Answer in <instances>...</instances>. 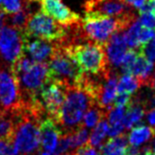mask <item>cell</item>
Returning <instances> with one entry per match:
<instances>
[{
    "label": "cell",
    "mask_w": 155,
    "mask_h": 155,
    "mask_svg": "<svg viewBox=\"0 0 155 155\" xmlns=\"http://www.w3.org/2000/svg\"><path fill=\"white\" fill-rule=\"evenodd\" d=\"M117 91H118L117 73L114 72L112 68H110V70L108 71L107 75L105 77L102 89H101L99 98L98 101H97V105L100 108L109 112L112 109V104L116 97Z\"/></svg>",
    "instance_id": "obj_15"
},
{
    "label": "cell",
    "mask_w": 155,
    "mask_h": 155,
    "mask_svg": "<svg viewBox=\"0 0 155 155\" xmlns=\"http://www.w3.org/2000/svg\"><path fill=\"white\" fill-rule=\"evenodd\" d=\"M31 10V8L28 7L27 4H25L19 12L12 14L8 18H6V24L15 28H18L20 31H24L28 19H30L31 15L32 14Z\"/></svg>",
    "instance_id": "obj_19"
},
{
    "label": "cell",
    "mask_w": 155,
    "mask_h": 155,
    "mask_svg": "<svg viewBox=\"0 0 155 155\" xmlns=\"http://www.w3.org/2000/svg\"><path fill=\"white\" fill-rule=\"evenodd\" d=\"M0 54L10 66L24 54L23 31L6 24L0 32Z\"/></svg>",
    "instance_id": "obj_10"
},
{
    "label": "cell",
    "mask_w": 155,
    "mask_h": 155,
    "mask_svg": "<svg viewBox=\"0 0 155 155\" xmlns=\"http://www.w3.org/2000/svg\"><path fill=\"white\" fill-rule=\"evenodd\" d=\"M26 4V0H1L0 10L5 15H12L19 12Z\"/></svg>",
    "instance_id": "obj_24"
},
{
    "label": "cell",
    "mask_w": 155,
    "mask_h": 155,
    "mask_svg": "<svg viewBox=\"0 0 155 155\" xmlns=\"http://www.w3.org/2000/svg\"><path fill=\"white\" fill-rule=\"evenodd\" d=\"M153 13H154V15H155V10H154V12H153Z\"/></svg>",
    "instance_id": "obj_39"
},
{
    "label": "cell",
    "mask_w": 155,
    "mask_h": 155,
    "mask_svg": "<svg viewBox=\"0 0 155 155\" xmlns=\"http://www.w3.org/2000/svg\"><path fill=\"white\" fill-rule=\"evenodd\" d=\"M107 116L108 112L106 110L100 108L98 105H93L91 108L87 110L85 115L84 116L83 125L87 128H93Z\"/></svg>",
    "instance_id": "obj_20"
},
{
    "label": "cell",
    "mask_w": 155,
    "mask_h": 155,
    "mask_svg": "<svg viewBox=\"0 0 155 155\" xmlns=\"http://www.w3.org/2000/svg\"><path fill=\"white\" fill-rule=\"evenodd\" d=\"M138 21L145 28L155 30V15L153 12H147V13H141Z\"/></svg>",
    "instance_id": "obj_27"
},
{
    "label": "cell",
    "mask_w": 155,
    "mask_h": 155,
    "mask_svg": "<svg viewBox=\"0 0 155 155\" xmlns=\"http://www.w3.org/2000/svg\"><path fill=\"white\" fill-rule=\"evenodd\" d=\"M38 4L41 12L66 28L76 25L81 20L79 15L64 5L63 0H38Z\"/></svg>",
    "instance_id": "obj_11"
},
{
    "label": "cell",
    "mask_w": 155,
    "mask_h": 155,
    "mask_svg": "<svg viewBox=\"0 0 155 155\" xmlns=\"http://www.w3.org/2000/svg\"><path fill=\"white\" fill-rule=\"evenodd\" d=\"M67 47L84 72L100 75L110 69L104 46L88 40Z\"/></svg>",
    "instance_id": "obj_5"
},
{
    "label": "cell",
    "mask_w": 155,
    "mask_h": 155,
    "mask_svg": "<svg viewBox=\"0 0 155 155\" xmlns=\"http://www.w3.org/2000/svg\"><path fill=\"white\" fill-rule=\"evenodd\" d=\"M132 100V96L128 93H119L113 101L114 107H128Z\"/></svg>",
    "instance_id": "obj_29"
},
{
    "label": "cell",
    "mask_w": 155,
    "mask_h": 155,
    "mask_svg": "<svg viewBox=\"0 0 155 155\" xmlns=\"http://www.w3.org/2000/svg\"><path fill=\"white\" fill-rule=\"evenodd\" d=\"M16 125H17L16 113L0 109V140L14 142Z\"/></svg>",
    "instance_id": "obj_16"
},
{
    "label": "cell",
    "mask_w": 155,
    "mask_h": 155,
    "mask_svg": "<svg viewBox=\"0 0 155 155\" xmlns=\"http://www.w3.org/2000/svg\"><path fill=\"white\" fill-rule=\"evenodd\" d=\"M129 142V137L121 134L115 137H111L100 147L101 155H125V150Z\"/></svg>",
    "instance_id": "obj_17"
},
{
    "label": "cell",
    "mask_w": 155,
    "mask_h": 155,
    "mask_svg": "<svg viewBox=\"0 0 155 155\" xmlns=\"http://www.w3.org/2000/svg\"><path fill=\"white\" fill-rule=\"evenodd\" d=\"M154 10H155V0H145L143 5L138 9V12H140V14H141V13H147V12H154Z\"/></svg>",
    "instance_id": "obj_31"
},
{
    "label": "cell",
    "mask_w": 155,
    "mask_h": 155,
    "mask_svg": "<svg viewBox=\"0 0 155 155\" xmlns=\"http://www.w3.org/2000/svg\"><path fill=\"white\" fill-rule=\"evenodd\" d=\"M25 104L18 81L11 71L0 69V109L16 112L21 110Z\"/></svg>",
    "instance_id": "obj_9"
},
{
    "label": "cell",
    "mask_w": 155,
    "mask_h": 155,
    "mask_svg": "<svg viewBox=\"0 0 155 155\" xmlns=\"http://www.w3.org/2000/svg\"><path fill=\"white\" fill-rule=\"evenodd\" d=\"M153 151L155 152V141H154V143H153Z\"/></svg>",
    "instance_id": "obj_36"
},
{
    "label": "cell",
    "mask_w": 155,
    "mask_h": 155,
    "mask_svg": "<svg viewBox=\"0 0 155 155\" xmlns=\"http://www.w3.org/2000/svg\"><path fill=\"white\" fill-rule=\"evenodd\" d=\"M12 75L17 80L25 101L36 95L48 81L47 62H36L23 54L10 66Z\"/></svg>",
    "instance_id": "obj_2"
},
{
    "label": "cell",
    "mask_w": 155,
    "mask_h": 155,
    "mask_svg": "<svg viewBox=\"0 0 155 155\" xmlns=\"http://www.w3.org/2000/svg\"><path fill=\"white\" fill-rule=\"evenodd\" d=\"M93 105H97L94 97L83 85L77 84L69 87L57 125L60 126L64 134L73 132L83 125L81 124V121L84 114Z\"/></svg>",
    "instance_id": "obj_1"
},
{
    "label": "cell",
    "mask_w": 155,
    "mask_h": 155,
    "mask_svg": "<svg viewBox=\"0 0 155 155\" xmlns=\"http://www.w3.org/2000/svg\"><path fill=\"white\" fill-rule=\"evenodd\" d=\"M69 137V143H70V149L74 150L80 146L87 143L88 140V130L85 129L84 125L80 126L75 130L71 133H67Z\"/></svg>",
    "instance_id": "obj_22"
},
{
    "label": "cell",
    "mask_w": 155,
    "mask_h": 155,
    "mask_svg": "<svg viewBox=\"0 0 155 155\" xmlns=\"http://www.w3.org/2000/svg\"><path fill=\"white\" fill-rule=\"evenodd\" d=\"M155 136V130L152 127H146V126H137L134 128L129 136V142L132 145L138 146Z\"/></svg>",
    "instance_id": "obj_18"
},
{
    "label": "cell",
    "mask_w": 155,
    "mask_h": 155,
    "mask_svg": "<svg viewBox=\"0 0 155 155\" xmlns=\"http://www.w3.org/2000/svg\"><path fill=\"white\" fill-rule=\"evenodd\" d=\"M18 155H24V154H21V153H20V154H18Z\"/></svg>",
    "instance_id": "obj_38"
},
{
    "label": "cell",
    "mask_w": 155,
    "mask_h": 155,
    "mask_svg": "<svg viewBox=\"0 0 155 155\" xmlns=\"http://www.w3.org/2000/svg\"><path fill=\"white\" fill-rule=\"evenodd\" d=\"M64 155H73V154H64Z\"/></svg>",
    "instance_id": "obj_37"
},
{
    "label": "cell",
    "mask_w": 155,
    "mask_h": 155,
    "mask_svg": "<svg viewBox=\"0 0 155 155\" xmlns=\"http://www.w3.org/2000/svg\"><path fill=\"white\" fill-rule=\"evenodd\" d=\"M145 155H155V152L154 151H152L151 149H149L147 152H146V154Z\"/></svg>",
    "instance_id": "obj_35"
},
{
    "label": "cell",
    "mask_w": 155,
    "mask_h": 155,
    "mask_svg": "<svg viewBox=\"0 0 155 155\" xmlns=\"http://www.w3.org/2000/svg\"><path fill=\"white\" fill-rule=\"evenodd\" d=\"M48 64V80L59 81L69 87L79 84L84 77V72L72 56L67 46L56 41Z\"/></svg>",
    "instance_id": "obj_3"
},
{
    "label": "cell",
    "mask_w": 155,
    "mask_h": 155,
    "mask_svg": "<svg viewBox=\"0 0 155 155\" xmlns=\"http://www.w3.org/2000/svg\"><path fill=\"white\" fill-rule=\"evenodd\" d=\"M134 22L105 16L85 15L81 20V30L87 38L104 46L110 38L117 31H125Z\"/></svg>",
    "instance_id": "obj_4"
},
{
    "label": "cell",
    "mask_w": 155,
    "mask_h": 155,
    "mask_svg": "<svg viewBox=\"0 0 155 155\" xmlns=\"http://www.w3.org/2000/svg\"><path fill=\"white\" fill-rule=\"evenodd\" d=\"M69 85L59 81L48 80L36 94L40 105L47 117H50L56 123L67 95Z\"/></svg>",
    "instance_id": "obj_7"
},
{
    "label": "cell",
    "mask_w": 155,
    "mask_h": 155,
    "mask_svg": "<svg viewBox=\"0 0 155 155\" xmlns=\"http://www.w3.org/2000/svg\"><path fill=\"white\" fill-rule=\"evenodd\" d=\"M128 44L126 41V34L124 31L115 32L107 43L104 45V49L110 66L117 68L122 65L124 57L127 53Z\"/></svg>",
    "instance_id": "obj_14"
},
{
    "label": "cell",
    "mask_w": 155,
    "mask_h": 155,
    "mask_svg": "<svg viewBox=\"0 0 155 155\" xmlns=\"http://www.w3.org/2000/svg\"><path fill=\"white\" fill-rule=\"evenodd\" d=\"M124 127L123 125L121 123L120 124H116V125H110V127H108V136L111 137H115L121 134L122 130H123Z\"/></svg>",
    "instance_id": "obj_30"
},
{
    "label": "cell",
    "mask_w": 155,
    "mask_h": 155,
    "mask_svg": "<svg viewBox=\"0 0 155 155\" xmlns=\"http://www.w3.org/2000/svg\"><path fill=\"white\" fill-rule=\"evenodd\" d=\"M125 1L132 7L134 6V7L137 8V9H140V8L144 4L145 0H125Z\"/></svg>",
    "instance_id": "obj_33"
},
{
    "label": "cell",
    "mask_w": 155,
    "mask_h": 155,
    "mask_svg": "<svg viewBox=\"0 0 155 155\" xmlns=\"http://www.w3.org/2000/svg\"><path fill=\"white\" fill-rule=\"evenodd\" d=\"M18 149L14 142L0 140V155H18Z\"/></svg>",
    "instance_id": "obj_26"
},
{
    "label": "cell",
    "mask_w": 155,
    "mask_h": 155,
    "mask_svg": "<svg viewBox=\"0 0 155 155\" xmlns=\"http://www.w3.org/2000/svg\"><path fill=\"white\" fill-rule=\"evenodd\" d=\"M126 108L127 107H115L112 108L108 113V120L110 125L120 124L125 116Z\"/></svg>",
    "instance_id": "obj_25"
},
{
    "label": "cell",
    "mask_w": 155,
    "mask_h": 155,
    "mask_svg": "<svg viewBox=\"0 0 155 155\" xmlns=\"http://www.w3.org/2000/svg\"><path fill=\"white\" fill-rule=\"evenodd\" d=\"M140 50L147 57L149 60H155V38H152L147 43L140 47Z\"/></svg>",
    "instance_id": "obj_28"
},
{
    "label": "cell",
    "mask_w": 155,
    "mask_h": 155,
    "mask_svg": "<svg viewBox=\"0 0 155 155\" xmlns=\"http://www.w3.org/2000/svg\"><path fill=\"white\" fill-rule=\"evenodd\" d=\"M140 87L141 84L137 78L132 75L124 74L120 78L119 83H118V92L132 94V93L136 92Z\"/></svg>",
    "instance_id": "obj_21"
},
{
    "label": "cell",
    "mask_w": 155,
    "mask_h": 155,
    "mask_svg": "<svg viewBox=\"0 0 155 155\" xmlns=\"http://www.w3.org/2000/svg\"><path fill=\"white\" fill-rule=\"evenodd\" d=\"M149 87H150V88H152V89H154V91H155V76H154V78L152 79L151 83H150Z\"/></svg>",
    "instance_id": "obj_34"
},
{
    "label": "cell",
    "mask_w": 155,
    "mask_h": 155,
    "mask_svg": "<svg viewBox=\"0 0 155 155\" xmlns=\"http://www.w3.org/2000/svg\"><path fill=\"white\" fill-rule=\"evenodd\" d=\"M85 15L105 16L134 22L137 15L125 0H87L84 5Z\"/></svg>",
    "instance_id": "obj_8"
},
{
    "label": "cell",
    "mask_w": 155,
    "mask_h": 155,
    "mask_svg": "<svg viewBox=\"0 0 155 155\" xmlns=\"http://www.w3.org/2000/svg\"><path fill=\"white\" fill-rule=\"evenodd\" d=\"M24 53L36 62H47L55 49L56 42H50L23 34Z\"/></svg>",
    "instance_id": "obj_12"
},
{
    "label": "cell",
    "mask_w": 155,
    "mask_h": 155,
    "mask_svg": "<svg viewBox=\"0 0 155 155\" xmlns=\"http://www.w3.org/2000/svg\"><path fill=\"white\" fill-rule=\"evenodd\" d=\"M107 132H108V122L105 118V119L101 120L97 124L95 129L92 130L91 137H89L88 143L91 146H93V147L100 148L103 145V140L105 138V136L107 134Z\"/></svg>",
    "instance_id": "obj_23"
},
{
    "label": "cell",
    "mask_w": 155,
    "mask_h": 155,
    "mask_svg": "<svg viewBox=\"0 0 155 155\" xmlns=\"http://www.w3.org/2000/svg\"><path fill=\"white\" fill-rule=\"evenodd\" d=\"M0 3H1V0H0Z\"/></svg>",
    "instance_id": "obj_40"
},
{
    "label": "cell",
    "mask_w": 155,
    "mask_h": 155,
    "mask_svg": "<svg viewBox=\"0 0 155 155\" xmlns=\"http://www.w3.org/2000/svg\"><path fill=\"white\" fill-rule=\"evenodd\" d=\"M68 28L56 23L51 17L41 11L31 14L23 34L50 42L62 40L67 35Z\"/></svg>",
    "instance_id": "obj_6"
},
{
    "label": "cell",
    "mask_w": 155,
    "mask_h": 155,
    "mask_svg": "<svg viewBox=\"0 0 155 155\" xmlns=\"http://www.w3.org/2000/svg\"><path fill=\"white\" fill-rule=\"evenodd\" d=\"M147 121L150 124V126H151V127L155 130V108L151 109L147 113Z\"/></svg>",
    "instance_id": "obj_32"
},
{
    "label": "cell",
    "mask_w": 155,
    "mask_h": 155,
    "mask_svg": "<svg viewBox=\"0 0 155 155\" xmlns=\"http://www.w3.org/2000/svg\"><path fill=\"white\" fill-rule=\"evenodd\" d=\"M40 149L39 151L53 152L57 147L59 138L63 132L58 128L56 122L50 117H45L40 121Z\"/></svg>",
    "instance_id": "obj_13"
}]
</instances>
